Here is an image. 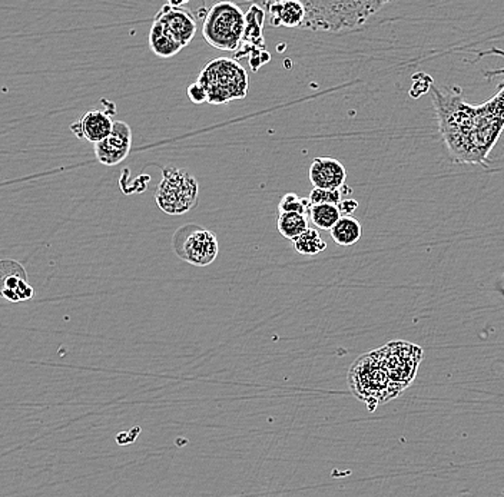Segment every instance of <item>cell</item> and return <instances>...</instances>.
I'll return each instance as SVG.
<instances>
[{
    "mask_svg": "<svg viewBox=\"0 0 504 497\" xmlns=\"http://www.w3.org/2000/svg\"><path fill=\"white\" fill-rule=\"evenodd\" d=\"M441 135L454 163H484L504 128V101L494 96L484 105L461 101L460 89L443 94L431 88Z\"/></svg>",
    "mask_w": 504,
    "mask_h": 497,
    "instance_id": "1",
    "label": "cell"
},
{
    "mask_svg": "<svg viewBox=\"0 0 504 497\" xmlns=\"http://www.w3.org/2000/svg\"><path fill=\"white\" fill-rule=\"evenodd\" d=\"M387 2L376 0H331V2H304L305 19L300 29L340 34L364 26Z\"/></svg>",
    "mask_w": 504,
    "mask_h": 497,
    "instance_id": "2",
    "label": "cell"
},
{
    "mask_svg": "<svg viewBox=\"0 0 504 497\" xmlns=\"http://www.w3.org/2000/svg\"><path fill=\"white\" fill-rule=\"evenodd\" d=\"M349 386L357 399L366 403L370 412H374L380 404L400 394L379 350L367 353L352 363L349 372Z\"/></svg>",
    "mask_w": 504,
    "mask_h": 497,
    "instance_id": "3",
    "label": "cell"
},
{
    "mask_svg": "<svg viewBox=\"0 0 504 497\" xmlns=\"http://www.w3.org/2000/svg\"><path fill=\"white\" fill-rule=\"evenodd\" d=\"M197 82L207 92L210 105L244 99L250 89L247 69L232 58L213 59L201 71Z\"/></svg>",
    "mask_w": 504,
    "mask_h": 497,
    "instance_id": "4",
    "label": "cell"
},
{
    "mask_svg": "<svg viewBox=\"0 0 504 497\" xmlns=\"http://www.w3.org/2000/svg\"><path fill=\"white\" fill-rule=\"evenodd\" d=\"M244 32L245 14L231 2L213 5L203 19V39L218 51L237 52Z\"/></svg>",
    "mask_w": 504,
    "mask_h": 497,
    "instance_id": "5",
    "label": "cell"
},
{
    "mask_svg": "<svg viewBox=\"0 0 504 497\" xmlns=\"http://www.w3.org/2000/svg\"><path fill=\"white\" fill-rule=\"evenodd\" d=\"M200 196V184L185 170L166 168L163 181L156 186L155 201L160 210L168 215H183L193 210Z\"/></svg>",
    "mask_w": 504,
    "mask_h": 497,
    "instance_id": "6",
    "label": "cell"
},
{
    "mask_svg": "<svg viewBox=\"0 0 504 497\" xmlns=\"http://www.w3.org/2000/svg\"><path fill=\"white\" fill-rule=\"evenodd\" d=\"M382 362L389 369L390 376L400 394L414 382L423 350L407 342H391L379 349Z\"/></svg>",
    "mask_w": 504,
    "mask_h": 497,
    "instance_id": "7",
    "label": "cell"
},
{
    "mask_svg": "<svg viewBox=\"0 0 504 497\" xmlns=\"http://www.w3.org/2000/svg\"><path fill=\"white\" fill-rule=\"evenodd\" d=\"M218 253H220V245H218L217 235L212 231L203 230V228L193 231L183 240L181 250L176 251V254L195 267H207L212 264L213 261L217 260Z\"/></svg>",
    "mask_w": 504,
    "mask_h": 497,
    "instance_id": "8",
    "label": "cell"
},
{
    "mask_svg": "<svg viewBox=\"0 0 504 497\" xmlns=\"http://www.w3.org/2000/svg\"><path fill=\"white\" fill-rule=\"evenodd\" d=\"M133 148V129L126 122H114L112 133L96 144L95 155L102 165L115 166L123 163Z\"/></svg>",
    "mask_w": 504,
    "mask_h": 497,
    "instance_id": "9",
    "label": "cell"
},
{
    "mask_svg": "<svg viewBox=\"0 0 504 497\" xmlns=\"http://www.w3.org/2000/svg\"><path fill=\"white\" fill-rule=\"evenodd\" d=\"M153 21L161 22L163 26L171 32L176 41L183 45V48L191 44L197 35V21L188 9L183 7V4L165 5Z\"/></svg>",
    "mask_w": 504,
    "mask_h": 497,
    "instance_id": "10",
    "label": "cell"
},
{
    "mask_svg": "<svg viewBox=\"0 0 504 497\" xmlns=\"http://www.w3.org/2000/svg\"><path fill=\"white\" fill-rule=\"evenodd\" d=\"M0 297L12 303L26 302L34 297L26 271L17 261H0Z\"/></svg>",
    "mask_w": 504,
    "mask_h": 497,
    "instance_id": "11",
    "label": "cell"
},
{
    "mask_svg": "<svg viewBox=\"0 0 504 497\" xmlns=\"http://www.w3.org/2000/svg\"><path fill=\"white\" fill-rule=\"evenodd\" d=\"M308 176L314 188L340 190L342 185H345L347 171L339 159L322 156V158H315L312 161Z\"/></svg>",
    "mask_w": 504,
    "mask_h": 497,
    "instance_id": "12",
    "label": "cell"
},
{
    "mask_svg": "<svg viewBox=\"0 0 504 497\" xmlns=\"http://www.w3.org/2000/svg\"><path fill=\"white\" fill-rule=\"evenodd\" d=\"M114 121L102 111H89L81 121L71 125V131L78 138H85L89 143L99 144L112 133Z\"/></svg>",
    "mask_w": 504,
    "mask_h": 497,
    "instance_id": "13",
    "label": "cell"
},
{
    "mask_svg": "<svg viewBox=\"0 0 504 497\" xmlns=\"http://www.w3.org/2000/svg\"><path fill=\"white\" fill-rule=\"evenodd\" d=\"M265 11L260 5H252L250 11L245 14V32L242 42H241L238 52V58H242L245 55L255 54L257 56L260 49H264V31Z\"/></svg>",
    "mask_w": 504,
    "mask_h": 497,
    "instance_id": "14",
    "label": "cell"
},
{
    "mask_svg": "<svg viewBox=\"0 0 504 497\" xmlns=\"http://www.w3.org/2000/svg\"><path fill=\"white\" fill-rule=\"evenodd\" d=\"M267 14L270 15V25L272 27H301L305 19L304 2L298 0H284L264 4Z\"/></svg>",
    "mask_w": 504,
    "mask_h": 497,
    "instance_id": "15",
    "label": "cell"
},
{
    "mask_svg": "<svg viewBox=\"0 0 504 497\" xmlns=\"http://www.w3.org/2000/svg\"><path fill=\"white\" fill-rule=\"evenodd\" d=\"M149 48L158 58H173L183 51V46L161 22L153 21L149 31Z\"/></svg>",
    "mask_w": 504,
    "mask_h": 497,
    "instance_id": "16",
    "label": "cell"
},
{
    "mask_svg": "<svg viewBox=\"0 0 504 497\" xmlns=\"http://www.w3.org/2000/svg\"><path fill=\"white\" fill-rule=\"evenodd\" d=\"M331 238L337 245L350 247L359 243L362 235L361 224L354 217H341L330 231Z\"/></svg>",
    "mask_w": 504,
    "mask_h": 497,
    "instance_id": "17",
    "label": "cell"
},
{
    "mask_svg": "<svg viewBox=\"0 0 504 497\" xmlns=\"http://www.w3.org/2000/svg\"><path fill=\"white\" fill-rule=\"evenodd\" d=\"M292 247L301 255H319L322 251L327 250V243L322 240L319 230L308 228L300 237L292 240Z\"/></svg>",
    "mask_w": 504,
    "mask_h": 497,
    "instance_id": "18",
    "label": "cell"
},
{
    "mask_svg": "<svg viewBox=\"0 0 504 497\" xmlns=\"http://www.w3.org/2000/svg\"><path fill=\"white\" fill-rule=\"evenodd\" d=\"M308 215L312 224L319 230L331 231L335 224L341 218L339 206L337 205H311L308 210Z\"/></svg>",
    "mask_w": 504,
    "mask_h": 497,
    "instance_id": "19",
    "label": "cell"
},
{
    "mask_svg": "<svg viewBox=\"0 0 504 497\" xmlns=\"http://www.w3.org/2000/svg\"><path fill=\"white\" fill-rule=\"evenodd\" d=\"M308 228L307 217L301 214H282L278 218V231L287 240H295Z\"/></svg>",
    "mask_w": 504,
    "mask_h": 497,
    "instance_id": "20",
    "label": "cell"
},
{
    "mask_svg": "<svg viewBox=\"0 0 504 497\" xmlns=\"http://www.w3.org/2000/svg\"><path fill=\"white\" fill-rule=\"evenodd\" d=\"M310 201L302 200L297 194L288 193L282 195V201L278 204V213L282 214H301L305 215L310 210Z\"/></svg>",
    "mask_w": 504,
    "mask_h": 497,
    "instance_id": "21",
    "label": "cell"
},
{
    "mask_svg": "<svg viewBox=\"0 0 504 497\" xmlns=\"http://www.w3.org/2000/svg\"><path fill=\"white\" fill-rule=\"evenodd\" d=\"M311 205H339L342 201L341 190H314L310 193L308 198Z\"/></svg>",
    "mask_w": 504,
    "mask_h": 497,
    "instance_id": "22",
    "label": "cell"
},
{
    "mask_svg": "<svg viewBox=\"0 0 504 497\" xmlns=\"http://www.w3.org/2000/svg\"><path fill=\"white\" fill-rule=\"evenodd\" d=\"M433 78L426 74H417L413 76V85L410 89V95L413 98H420V96L424 95L427 92L431 91L433 88Z\"/></svg>",
    "mask_w": 504,
    "mask_h": 497,
    "instance_id": "23",
    "label": "cell"
},
{
    "mask_svg": "<svg viewBox=\"0 0 504 497\" xmlns=\"http://www.w3.org/2000/svg\"><path fill=\"white\" fill-rule=\"evenodd\" d=\"M489 55H499V56H503L504 58L503 49L491 48L489 49V51L478 52L479 59L484 58V56H489ZM498 75H504V68L496 69V71L486 72V74H484V76H486V78L488 79H490L493 78V76H498ZM496 96H498V98L503 99L504 101V82L503 85L499 88L498 95Z\"/></svg>",
    "mask_w": 504,
    "mask_h": 497,
    "instance_id": "24",
    "label": "cell"
},
{
    "mask_svg": "<svg viewBox=\"0 0 504 497\" xmlns=\"http://www.w3.org/2000/svg\"><path fill=\"white\" fill-rule=\"evenodd\" d=\"M188 98L197 105L207 104V92L203 88L200 82H195L193 85L188 86Z\"/></svg>",
    "mask_w": 504,
    "mask_h": 497,
    "instance_id": "25",
    "label": "cell"
},
{
    "mask_svg": "<svg viewBox=\"0 0 504 497\" xmlns=\"http://www.w3.org/2000/svg\"><path fill=\"white\" fill-rule=\"evenodd\" d=\"M337 206H339L341 217H352V214L356 213L357 208H359V203L356 200H352V198H347V200H342Z\"/></svg>",
    "mask_w": 504,
    "mask_h": 497,
    "instance_id": "26",
    "label": "cell"
},
{
    "mask_svg": "<svg viewBox=\"0 0 504 497\" xmlns=\"http://www.w3.org/2000/svg\"><path fill=\"white\" fill-rule=\"evenodd\" d=\"M494 290H496V292H498L499 294L501 295V297H504V273L500 275V278L496 281V284H494Z\"/></svg>",
    "mask_w": 504,
    "mask_h": 497,
    "instance_id": "27",
    "label": "cell"
}]
</instances>
